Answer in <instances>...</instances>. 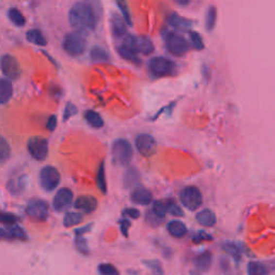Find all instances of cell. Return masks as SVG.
<instances>
[{"instance_id":"cell-1","label":"cell","mask_w":275,"mask_h":275,"mask_svg":"<svg viewBox=\"0 0 275 275\" xmlns=\"http://www.w3.org/2000/svg\"><path fill=\"white\" fill-rule=\"evenodd\" d=\"M69 22L74 29L83 33L96 28L97 17L90 4L76 2L69 11Z\"/></svg>"},{"instance_id":"cell-2","label":"cell","mask_w":275,"mask_h":275,"mask_svg":"<svg viewBox=\"0 0 275 275\" xmlns=\"http://www.w3.org/2000/svg\"><path fill=\"white\" fill-rule=\"evenodd\" d=\"M86 47H87V40H86L84 34L81 32L68 34L63 42L64 51L72 57L82 55L85 52Z\"/></svg>"},{"instance_id":"cell-3","label":"cell","mask_w":275,"mask_h":275,"mask_svg":"<svg viewBox=\"0 0 275 275\" xmlns=\"http://www.w3.org/2000/svg\"><path fill=\"white\" fill-rule=\"evenodd\" d=\"M112 156L116 165L128 166L134 156V150L127 140L117 139L112 145Z\"/></svg>"},{"instance_id":"cell-4","label":"cell","mask_w":275,"mask_h":275,"mask_svg":"<svg viewBox=\"0 0 275 275\" xmlns=\"http://www.w3.org/2000/svg\"><path fill=\"white\" fill-rule=\"evenodd\" d=\"M149 70L155 78L172 75L175 72L176 65L171 59L166 57H154L150 60Z\"/></svg>"},{"instance_id":"cell-5","label":"cell","mask_w":275,"mask_h":275,"mask_svg":"<svg viewBox=\"0 0 275 275\" xmlns=\"http://www.w3.org/2000/svg\"><path fill=\"white\" fill-rule=\"evenodd\" d=\"M180 200L187 210L197 211L202 206L203 197L199 188L196 186H187L181 191Z\"/></svg>"},{"instance_id":"cell-6","label":"cell","mask_w":275,"mask_h":275,"mask_svg":"<svg viewBox=\"0 0 275 275\" xmlns=\"http://www.w3.org/2000/svg\"><path fill=\"white\" fill-rule=\"evenodd\" d=\"M123 44L135 51L137 54L150 55L155 50L154 44L146 35H128Z\"/></svg>"},{"instance_id":"cell-7","label":"cell","mask_w":275,"mask_h":275,"mask_svg":"<svg viewBox=\"0 0 275 275\" xmlns=\"http://www.w3.org/2000/svg\"><path fill=\"white\" fill-rule=\"evenodd\" d=\"M165 40L167 50L169 51L172 55L177 56V57H181V56L185 55L188 49H189V45H188L186 39L174 33H168L165 35Z\"/></svg>"},{"instance_id":"cell-8","label":"cell","mask_w":275,"mask_h":275,"mask_svg":"<svg viewBox=\"0 0 275 275\" xmlns=\"http://www.w3.org/2000/svg\"><path fill=\"white\" fill-rule=\"evenodd\" d=\"M40 185L45 191H53L60 183V174L53 166H45L40 171Z\"/></svg>"},{"instance_id":"cell-9","label":"cell","mask_w":275,"mask_h":275,"mask_svg":"<svg viewBox=\"0 0 275 275\" xmlns=\"http://www.w3.org/2000/svg\"><path fill=\"white\" fill-rule=\"evenodd\" d=\"M27 149L33 158L43 161L49 154L48 140L42 137H33L27 142Z\"/></svg>"},{"instance_id":"cell-10","label":"cell","mask_w":275,"mask_h":275,"mask_svg":"<svg viewBox=\"0 0 275 275\" xmlns=\"http://www.w3.org/2000/svg\"><path fill=\"white\" fill-rule=\"evenodd\" d=\"M28 217L34 221H45L49 216V205L47 201L38 199H30L27 203L26 210H25Z\"/></svg>"},{"instance_id":"cell-11","label":"cell","mask_w":275,"mask_h":275,"mask_svg":"<svg viewBox=\"0 0 275 275\" xmlns=\"http://www.w3.org/2000/svg\"><path fill=\"white\" fill-rule=\"evenodd\" d=\"M0 67H1L4 76L9 80H17L21 75V67H19L17 58L13 57L12 55H3L0 59Z\"/></svg>"},{"instance_id":"cell-12","label":"cell","mask_w":275,"mask_h":275,"mask_svg":"<svg viewBox=\"0 0 275 275\" xmlns=\"http://www.w3.org/2000/svg\"><path fill=\"white\" fill-rule=\"evenodd\" d=\"M136 147L142 156L149 158V157L153 156L156 153L157 142L154 139V137H152L151 135L142 134L137 137Z\"/></svg>"},{"instance_id":"cell-13","label":"cell","mask_w":275,"mask_h":275,"mask_svg":"<svg viewBox=\"0 0 275 275\" xmlns=\"http://www.w3.org/2000/svg\"><path fill=\"white\" fill-rule=\"evenodd\" d=\"M73 202V193L67 187L60 188L56 192L53 200V207L56 212H65L70 208Z\"/></svg>"},{"instance_id":"cell-14","label":"cell","mask_w":275,"mask_h":275,"mask_svg":"<svg viewBox=\"0 0 275 275\" xmlns=\"http://www.w3.org/2000/svg\"><path fill=\"white\" fill-rule=\"evenodd\" d=\"M0 240H19L26 241L27 233L17 223L7 225V227L0 228Z\"/></svg>"},{"instance_id":"cell-15","label":"cell","mask_w":275,"mask_h":275,"mask_svg":"<svg viewBox=\"0 0 275 275\" xmlns=\"http://www.w3.org/2000/svg\"><path fill=\"white\" fill-rule=\"evenodd\" d=\"M74 207L76 210L83 211L84 213H93L96 208L98 203H97V199L93 196H80L76 198V200L74 202Z\"/></svg>"},{"instance_id":"cell-16","label":"cell","mask_w":275,"mask_h":275,"mask_svg":"<svg viewBox=\"0 0 275 275\" xmlns=\"http://www.w3.org/2000/svg\"><path fill=\"white\" fill-rule=\"evenodd\" d=\"M111 32L113 34L114 37L120 38L124 37L127 33V23L123 17H120V14L113 13L111 15Z\"/></svg>"},{"instance_id":"cell-17","label":"cell","mask_w":275,"mask_h":275,"mask_svg":"<svg viewBox=\"0 0 275 275\" xmlns=\"http://www.w3.org/2000/svg\"><path fill=\"white\" fill-rule=\"evenodd\" d=\"M153 200L152 192L144 187H138L131 193V201L139 206H149Z\"/></svg>"},{"instance_id":"cell-18","label":"cell","mask_w":275,"mask_h":275,"mask_svg":"<svg viewBox=\"0 0 275 275\" xmlns=\"http://www.w3.org/2000/svg\"><path fill=\"white\" fill-rule=\"evenodd\" d=\"M168 24L173 28H175L176 30L185 32V30H188L190 28L191 21L185 17H180V15L176 13H171L169 17H168Z\"/></svg>"},{"instance_id":"cell-19","label":"cell","mask_w":275,"mask_h":275,"mask_svg":"<svg viewBox=\"0 0 275 275\" xmlns=\"http://www.w3.org/2000/svg\"><path fill=\"white\" fill-rule=\"evenodd\" d=\"M196 220L203 227H213L217 222L215 213L210 208H205V210L200 211L197 214Z\"/></svg>"},{"instance_id":"cell-20","label":"cell","mask_w":275,"mask_h":275,"mask_svg":"<svg viewBox=\"0 0 275 275\" xmlns=\"http://www.w3.org/2000/svg\"><path fill=\"white\" fill-rule=\"evenodd\" d=\"M13 86L9 79H0V104H6L12 98Z\"/></svg>"},{"instance_id":"cell-21","label":"cell","mask_w":275,"mask_h":275,"mask_svg":"<svg viewBox=\"0 0 275 275\" xmlns=\"http://www.w3.org/2000/svg\"><path fill=\"white\" fill-rule=\"evenodd\" d=\"M168 232L170 233V236H172L173 238H177L181 239L186 234L187 232V228L185 226L184 223H182L180 221H172L167 226Z\"/></svg>"},{"instance_id":"cell-22","label":"cell","mask_w":275,"mask_h":275,"mask_svg":"<svg viewBox=\"0 0 275 275\" xmlns=\"http://www.w3.org/2000/svg\"><path fill=\"white\" fill-rule=\"evenodd\" d=\"M117 52H119L120 57L124 58L125 60H128V62L135 65H140L141 60L139 58V56H138L135 51H132L130 48L127 47V45L125 44L120 45V47L117 48Z\"/></svg>"},{"instance_id":"cell-23","label":"cell","mask_w":275,"mask_h":275,"mask_svg":"<svg viewBox=\"0 0 275 275\" xmlns=\"http://www.w3.org/2000/svg\"><path fill=\"white\" fill-rule=\"evenodd\" d=\"M84 117H85L86 121H87V123L91 127H93V128L99 129V128H101V127H103V125H104V121L103 120V117L100 116L99 113H97L96 111L87 110L85 112Z\"/></svg>"},{"instance_id":"cell-24","label":"cell","mask_w":275,"mask_h":275,"mask_svg":"<svg viewBox=\"0 0 275 275\" xmlns=\"http://www.w3.org/2000/svg\"><path fill=\"white\" fill-rule=\"evenodd\" d=\"M193 263L198 270L206 272L212 264V256L208 253H203L193 259Z\"/></svg>"},{"instance_id":"cell-25","label":"cell","mask_w":275,"mask_h":275,"mask_svg":"<svg viewBox=\"0 0 275 275\" xmlns=\"http://www.w3.org/2000/svg\"><path fill=\"white\" fill-rule=\"evenodd\" d=\"M26 38L30 43H34L40 47L47 45V39L44 38L43 34L39 29H30L26 33Z\"/></svg>"},{"instance_id":"cell-26","label":"cell","mask_w":275,"mask_h":275,"mask_svg":"<svg viewBox=\"0 0 275 275\" xmlns=\"http://www.w3.org/2000/svg\"><path fill=\"white\" fill-rule=\"evenodd\" d=\"M90 58L96 63H106L110 60V55L105 50L100 47H94L90 50Z\"/></svg>"},{"instance_id":"cell-27","label":"cell","mask_w":275,"mask_h":275,"mask_svg":"<svg viewBox=\"0 0 275 275\" xmlns=\"http://www.w3.org/2000/svg\"><path fill=\"white\" fill-rule=\"evenodd\" d=\"M8 17L10 21L17 27H23L26 24V18L23 15V13L17 8H11L8 11Z\"/></svg>"},{"instance_id":"cell-28","label":"cell","mask_w":275,"mask_h":275,"mask_svg":"<svg viewBox=\"0 0 275 275\" xmlns=\"http://www.w3.org/2000/svg\"><path fill=\"white\" fill-rule=\"evenodd\" d=\"M248 275H268L269 269L259 261H249L247 264Z\"/></svg>"},{"instance_id":"cell-29","label":"cell","mask_w":275,"mask_h":275,"mask_svg":"<svg viewBox=\"0 0 275 275\" xmlns=\"http://www.w3.org/2000/svg\"><path fill=\"white\" fill-rule=\"evenodd\" d=\"M97 186H98L99 190L105 195L106 190H108V186H106V180H105V170H104V162L101 161V164L97 170V176H96Z\"/></svg>"},{"instance_id":"cell-30","label":"cell","mask_w":275,"mask_h":275,"mask_svg":"<svg viewBox=\"0 0 275 275\" xmlns=\"http://www.w3.org/2000/svg\"><path fill=\"white\" fill-rule=\"evenodd\" d=\"M83 221L82 214L78 212H68L64 217V226L70 228L79 225Z\"/></svg>"},{"instance_id":"cell-31","label":"cell","mask_w":275,"mask_h":275,"mask_svg":"<svg viewBox=\"0 0 275 275\" xmlns=\"http://www.w3.org/2000/svg\"><path fill=\"white\" fill-rule=\"evenodd\" d=\"M223 252L227 253L228 255H230L234 260L239 261L241 259V255H242L241 249L237 245V244L231 243V242H228V243L226 242V243H223Z\"/></svg>"},{"instance_id":"cell-32","label":"cell","mask_w":275,"mask_h":275,"mask_svg":"<svg viewBox=\"0 0 275 275\" xmlns=\"http://www.w3.org/2000/svg\"><path fill=\"white\" fill-rule=\"evenodd\" d=\"M124 183L126 187H131L136 186L137 184L140 183V174L136 169H129L125 173L124 177Z\"/></svg>"},{"instance_id":"cell-33","label":"cell","mask_w":275,"mask_h":275,"mask_svg":"<svg viewBox=\"0 0 275 275\" xmlns=\"http://www.w3.org/2000/svg\"><path fill=\"white\" fill-rule=\"evenodd\" d=\"M116 4L119 9L120 10L121 15L125 19V22L127 23L128 26H131L132 25V21H131V14L129 11V7L128 3H127V0H116Z\"/></svg>"},{"instance_id":"cell-34","label":"cell","mask_w":275,"mask_h":275,"mask_svg":"<svg viewBox=\"0 0 275 275\" xmlns=\"http://www.w3.org/2000/svg\"><path fill=\"white\" fill-rule=\"evenodd\" d=\"M216 19H217V11L215 7H210L207 10L206 13V26L207 32H211V30L214 29L216 24Z\"/></svg>"},{"instance_id":"cell-35","label":"cell","mask_w":275,"mask_h":275,"mask_svg":"<svg viewBox=\"0 0 275 275\" xmlns=\"http://www.w3.org/2000/svg\"><path fill=\"white\" fill-rule=\"evenodd\" d=\"M10 154H11V149L8 141L0 136V162L6 161L10 157Z\"/></svg>"},{"instance_id":"cell-36","label":"cell","mask_w":275,"mask_h":275,"mask_svg":"<svg viewBox=\"0 0 275 275\" xmlns=\"http://www.w3.org/2000/svg\"><path fill=\"white\" fill-rule=\"evenodd\" d=\"M25 188L24 185V180L22 179H13L10 182H8V189L13 192V193H21Z\"/></svg>"},{"instance_id":"cell-37","label":"cell","mask_w":275,"mask_h":275,"mask_svg":"<svg viewBox=\"0 0 275 275\" xmlns=\"http://www.w3.org/2000/svg\"><path fill=\"white\" fill-rule=\"evenodd\" d=\"M152 212L154 213L156 216H158L160 218H164L166 216V214L168 213L166 202H164V201H155L154 203H153Z\"/></svg>"},{"instance_id":"cell-38","label":"cell","mask_w":275,"mask_h":275,"mask_svg":"<svg viewBox=\"0 0 275 275\" xmlns=\"http://www.w3.org/2000/svg\"><path fill=\"white\" fill-rule=\"evenodd\" d=\"M143 263L151 270L153 275H164V269L158 260H144Z\"/></svg>"},{"instance_id":"cell-39","label":"cell","mask_w":275,"mask_h":275,"mask_svg":"<svg viewBox=\"0 0 275 275\" xmlns=\"http://www.w3.org/2000/svg\"><path fill=\"white\" fill-rule=\"evenodd\" d=\"M98 271L100 275H120L119 270H117L113 264H111V263L99 264Z\"/></svg>"},{"instance_id":"cell-40","label":"cell","mask_w":275,"mask_h":275,"mask_svg":"<svg viewBox=\"0 0 275 275\" xmlns=\"http://www.w3.org/2000/svg\"><path fill=\"white\" fill-rule=\"evenodd\" d=\"M167 205V211L169 214H171L172 216H175V217H182L184 215V213H183L182 208L176 205V203L173 201V200H169L166 202Z\"/></svg>"},{"instance_id":"cell-41","label":"cell","mask_w":275,"mask_h":275,"mask_svg":"<svg viewBox=\"0 0 275 275\" xmlns=\"http://www.w3.org/2000/svg\"><path fill=\"white\" fill-rule=\"evenodd\" d=\"M190 42L192 48L197 51H201L203 50V48H205L201 35L197 32H190Z\"/></svg>"},{"instance_id":"cell-42","label":"cell","mask_w":275,"mask_h":275,"mask_svg":"<svg viewBox=\"0 0 275 275\" xmlns=\"http://www.w3.org/2000/svg\"><path fill=\"white\" fill-rule=\"evenodd\" d=\"M75 246H76V249H78L80 253H82L84 255H88L89 249H88V245H87V241H86L83 237H76Z\"/></svg>"},{"instance_id":"cell-43","label":"cell","mask_w":275,"mask_h":275,"mask_svg":"<svg viewBox=\"0 0 275 275\" xmlns=\"http://www.w3.org/2000/svg\"><path fill=\"white\" fill-rule=\"evenodd\" d=\"M17 220L18 218L11 213H0V223L4 225H13V223H17Z\"/></svg>"},{"instance_id":"cell-44","label":"cell","mask_w":275,"mask_h":275,"mask_svg":"<svg viewBox=\"0 0 275 275\" xmlns=\"http://www.w3.org/2000/svg\"><path fill=\"white\" fill-rule=\"evenodd\" d=\"M78 113V108L71 103H68L67 105H66L65 111H64V120H69L70 117H72L73 115H75Z\"/></svg>"},{"instance_id":"cell-45","label":"cell","mask_w":275,"mask_h":275,"mask_svg":"<svg viewBox=\"0 0 275 275\" xmlns=\"http://www.w3.org/2000/svg\"><path fill=\"white\" fill-rule=\"evenodd\" d=\"M146 221L149 222V223H151V225L157 226V225H158V223H161L162 218L156 216L153 212H147V214H146Z\"/></svg>"},{"instance_id":"cell-46","label":"cell","mask_w":275,"mask_h":275,"mask_svg":"<svg viewBox=\"0 0 275 275\" xmlns=\"http://www.w3.org/2000/svg\"><path fill=\"white\" fill-rule=\"evenodd\" d=\"M123 214L125 216H128L130 218H132V220H138V218L140 217V212L137 210V208H132V207H128V208H125Z\"/></svg>"},{"instance_id":"cell-47","label":"cell","mask_w":275,"mask_h":275,"mask_svg":"<svg viewBox=\"0 0 275 275\" xmlns=\"http://www.w3.org/2000/svg\"><path fill=\"white\" fill-rule=\"evenodd\" d=\"M120 231H121V233L124 234V236L127 238L128 237V229L130 228V226H131V223H130V222L128 221V220H121V221H120Z\"/></svg>"},{"instance_id":"cell-48","label":"cell","mask_w":275,"mask_h":275,"mask_svg":"<svg viewBox=\"0 0 275 275\" xmlns=\"http://www.w3.org/2000/svg\"><path fill=\"white\" fill-rule=\"evenodd\" d=\"M56 126H57V119H56L55 115H51L48 120L47 123V128L49 131H54Z\"/></svg>"},{"instance_id":"cell-49","label":"cell","mask_w":275,"mask_h":275,"mask_svg":"<svg viewBox=\"0 0 275 275\" xmlns=\"http://www.w3.org/2000/svg\"><path fill=\"white\" fill-rule=\"evenodd\" d=\"M91 227H93V223H88V225H86L82 228H78L76 230L74 231V233L76 234V237H83L86 232L90 231Z\"/></svg>"},{"instance_id":"cell-50","label":"cell","mask_w":275,"mask_h":275,"mask_svg":"<svg viewBox=\"0 0 275 275\" xmlns=\"http://www.w3.org/2000/svg\"><path fill=\"white\" fill-rule=\"evenodd\" d=\"M175 1H176L177 3L183 4V6H184V4H187L188 2H189V1H190V0H175Z\"/></svg>"}]
</instances>
